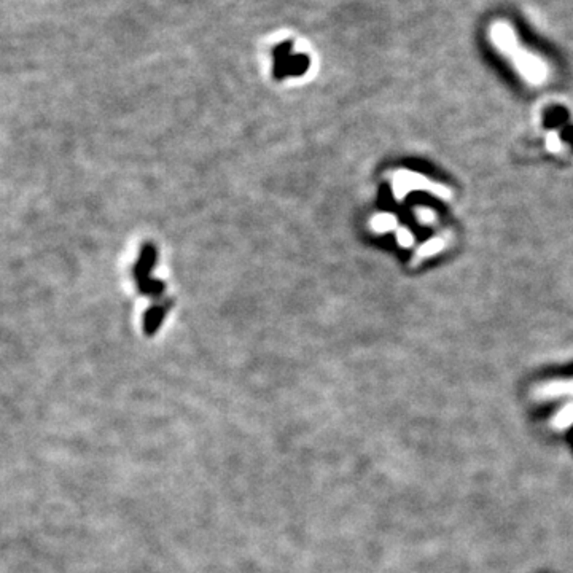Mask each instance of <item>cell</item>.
I'll list each match as a JSON object with an SVG mask.
<instances>
[{"instance_id":"obj_2","label":"cell","mask_w":573,"mask_h":573,"mask_svg":"<svg viewBox=\"0 0 573 573\" xmlns=\"http://www.w3.org/2000/svg\"><path fill=\"white\" fill-rule=\"evenodd\" d=\"M410 190H425L429 193L435 194V196H438L441 199H451L452 193L449 190L447 187L441 185V183H435V182H430L429 179H425L422 175H417V174H412V173H403L398 180V187H397V191L401 194L407 193Z\"/></svg>"},{"instance_id":"obj_6","label":"cell","mask_w":573,"mask_h":573,"mask_svg":"<svg viewBox=\"0 0 573 573\" xmlns=\"http://www.w3.org/2000/svg\"><path fill=\"white\" fill-rule=\"evenodd\" d=\"M546 149L553 153H559L562 150V140L556 131H551L546 135Z\"/></svg>"},{"instance_id":"obj_3","label":"cell","mask_w":573,"mask_h":573,"mask_svg":"<svg viewBox=\"0 0 573 573\" xmlns=\"http://www.w3.org/2000/svg\"><path fill=\"white\" fill-rule=\"evenodd\" d=\"M560 397H573V379L549 381L534 391V398L539 401L556 400Z\"/></svg>"},{"instance_id":"obj_1","label":"cell","mask_w":573,"mask_h":573,"mask_svg":"<svg viewBox=\"0 0 573 573\" xmlns=\"http://www.w3.org/2000/svg\"><path fill=\"white\" fill-rule=\"evenodd\" d=\"M490 39L501 55L513 62L516 72L527 81L529 85H541L548 79V66L537 55L523 48L518 37L506 22H495L490 29Z\"/></svg>"},{"instance_id":"obj_4","label":"cell","mask_w":573,"mask_h":573,"mask_svg":"<svg viewBox=\"0 0 573 573\" xmlns=\"http://www.w3.org/2000/svg\"><path fill=\"white\" fill-rule=\"evenodd\" d=\"M573 424V403L565 405L562 410H559L551 419V425L558 430H564Z\"/></svg>"},{"instance_id":"obj_5","label":"cell","mask_w":573,"mask_h":573,"mask_svg":"<svg viewBox=\"0 0 573 573\" xmlns=\"http://www.w3.org/2000/svg\"><path fill=\"white\" fill-rule=\"evenodd\" d=\"M446 247V239L443 238H433L425 242V244L421 247V249L417 250V258H427V257H433L436 253L441 252L443 249Z\"/></svg>"}]
</instances>
